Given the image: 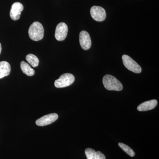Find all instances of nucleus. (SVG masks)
I'll list each match as a JSON object with an SVG mask.
<instances>
[{
	"label": "nucleus",
	"mask_w": 159,
	"mask_h": 159,
	"mask_svg": "<svg viewBox=\"0 0 159 159\" xmlns=\"http://www.w3.org/2000/svg\"><path fill=\"white\" fill-rule=\"evenodd\" d=\"M103 85L106 89L110 91H122L123 86L117 78L112 75L107 74L102 79Z\"/></svg>",
	"instance_id": "1"
},
{
	"label": "nucleus",
	"mask_w": 159,
	"mask_h": 159,
	"mask_svg": "<svg viewBox=\"0 0 159 159\" xmlns=\"http://www.w3.org/2000/svg\"><path fill=\"white\" fill-rule=\"evenodd\" d=\"M44 32V30L42 24L39 22H34L29 28V36L32 40L38 41L43 39Z\"/></svg>",
	"instance_id": "2"
},
{
	"label": "nucleus",
	"mask_w": 159,
	"mask_h": 159,
	"mask_svg": "<svg viewBox=\"0 0 159 159\" xmlns=\"http://www.w3.org/2000/svg\"><path fill=\"white\" fill-rule=\"evenodd\" d=\"M75 80V77L73 74L66 73L62 74L59 79L54 82V85L57 88L66 87L73 84Z\"/></svg>",
	"instance_id": "3"
},
{
	"label": "nucleus",
	"mask_w": 159,
	"mask_h": 159,
	"mask_svg": "<svg viewBox=\"0 0 159 159\" xmlns=\"http://www.w3.org/2000/svg\"><path fill=\"white\" fill-rule=\"evenodd\" d=\"M123 65L128 70L136 74H139L142 72V68L131 57L126 54L122 56Z\"/></svg>",
	"instance_id": "4"
},
{
	"label": "nucleus",
	"mask_w": 159,
	"mask_h": 159,
	"mask_svg": "<svg viewBox=\"0 0 159 159\" xmlns=\"http://www.w3.org/2000/svg\"><path fill=\"white\" fill-rule=\"evenodd\" d=\"M90 14L92 18L97 21H102L106 18L105 9L100 6H93L90 9Z\"/></svg>",
	"instance_id": "5"
},
{
	"label": "nucleus",
	"mask_w": 159,
	"mask_h": 159,
	"mask_svg": "<svg viewBox=\"0 0 159 159\" xmlns=\"http://www.w3.org/2000/svg\"><path fill=\"white\" fill-rule=\"evenodd\" d=\"M58 116L56 113H51L46 115L37 119L35 122L36 125L44 126L50 125L55 122L58 119Z\"/></svg>",
	"instance_id": "6"
},
{
	"label": "nucleus",
	"mask_w": 159,
	"mask_h": 159,
	"mask_svg": "<svg viewBox=\"0 0 159 159\" xmlns=\"http://www.w3.org/2000/svg\"><path fill=\"white\" fill-rule=\"evenodd\" d=\"M68 28L64 23H60L57 25L55 32V37L57 41H61L66 39L67 35Z\"/></svg>",
	"instance_id": "7"
},
{
	"label": "nucleus",
	"mask_w": 159,
	"mask_h": 159,
	"mask_svg": "<svg viewBox=\"0 0 159 159\" xmlns=\"http://www.w3.org/2000/svg\"><path fill=\"white\" fill-rule=\"evenodd\" d=\"M80 44L83 50H88L90 48L92 41L90 36L88 32L85 31H82L80 33Z\"/></svg>",
	"instance_id": "8"
},
{
	"label": "nucleus",
	"mask_w": 159,
	"mask_h": 159,
	"mask_svg": "<svg viewBox=\"0 0 159 159\" xmlns=\"http://www.w3.org/2000/svg\"><path fill=\"white\" fill-rule=\"evenodd\" d=\"M24 9V6L21 3L15 2L11 6L10 12V16L13 20L19 19L21 13Z\"/></svg>",
	"instance_id": "9"
},
{
	"label": "nucleus",
	"mask_w": 159,
	"mask_h": 159,
	"mask_svg": "<svg viewBox=\"0 0 159 159\" xmlns=\"http://www.w3.org/2000/svg\"><path fill=\"white\" fill-rule=\"evenodd\" d=\"M157 105V101L156 99L149 100L142 102L137 107V109L140 111H145L151 110Z\"/></svg>",
	"instance_id": "10"
},
{
	"label": "nucleus",
	"mask_w": 159,
	"mask_h": 159,
	"mask_svg": "<svg viewBox=\"0 0 159 159\" xmlns=\"http://www.w3.org/2000/svg\"><path fill=\"white\" fill-rule=\"evenodd\" d=\"M11 72V66L6 61H0V79L8 76Z\"/></svg>",
	"instance_id": "11"
},
{
	"label": "nucleus",
	"mask_w": 159,
	"mask_h": 159,
	"mask_svg": "<svg viewBox=\"0 0 159 159\" xmlns=\"http://www.w3.org/2000/svg\"><path fill=\"white\" fill-rule=\"evenodd\" d=\"M20 67L23 73L27 76L31 77L33 76L35 73L34 70L31 67V66L25 61H22L21 62Z\"/></svg>",
	"instance_id": "12"
},
{
	"label": "nucleus",
	"mask_w": 159,
	"mask_h": 159,
	"mask_svg": "<svg viewBox=\"0 0 159 159\" xmlns=\"http://www.w3.org/2000/svg\"><path fill=\"white\" fill-rule=\"evenodd\" d=\"M26 60L33 67H36L39 64V60L34 54H28L26 57Z\"/></svg>",
	"instance_id": "13"
},
{
	"label": "nucleus",
	"mask_w": 159,
	"mask_h": 159,
	"mask_svg": "<svg viewBox=\"0 0 159 159\" xmlns=\"http://www.w3.org/2000/svg\"><path fill=\"white\" fill-rule=\"evenodd\" d=\"M119 146L120 148H122V150L125 152V153H127L129 156L133 157L135 155V153L134 152L133 149H132V148H131L128 145H126L125 144H123L122 143H119Z\"/></svg>",
	"instance_id": "14"
},
{
	"label": "nucleus",
	"mask_w": 159,
	"mask_h": 159,
	"mask_svg": "<svg viewBox=\"0 0 159 159\" xmlns=\"http://www.w3.org/2000/svg\"><path fill=\"white\" fill-rule=\"evenodd\" d=\"M85 153L88 159H95L96 152L91 148H87L85 149Z\"/></svg>",
	"instance_id": "15"
},
{
	"label": "nucleus",
	"mask_w": 159,
	"mask_h": 159,
	"mask_svg": "<svg viewBox=\"0 0 159 159\" xmlns=\"http://www.w3.org/2000/svg\"><path fill=\"white\" fill-rule=\"evenodd\" d=\"M95 159H106L105 156L100 151L96 152Z\"/></svg>",
	"instance_id": "16"
},
{
	"label": "nucleus",
	"mask_w": 159,
	"mask_h": 159,
	"mask_svg": "<svg viewBox=\"0 0 159 159\" xmlns=\"http://www.w3.org/2000/svg\"><path fill=\"white\" fill-rule=\"evenodd\" d=\"M2 45H1V43H0V54H1V52H2Z\"/></svg>",
	"instance_id": "17"
}]
</instances>
